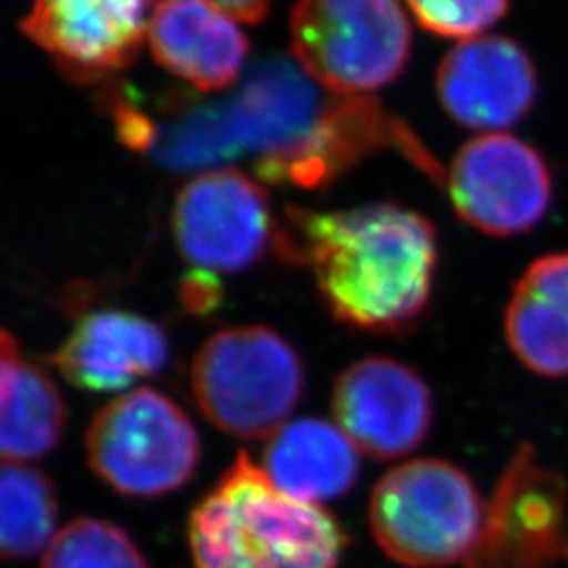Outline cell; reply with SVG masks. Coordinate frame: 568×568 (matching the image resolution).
Instances as JSON below:
<instances>
[{
	"label": "cell",
	"mask_w": 568,
	"mask_h": 568,
	"mask_svg": "<svg viewBox=\"0 0 568 568\" xmlns=\"http://www.w3.org/2000/svg\"><path fill=\"white\" fill-rule=\"evenodd\" d=\"M41 568H150L142 549L121 527L77 518L42 551Z\"/></svg>",
	"instance_id": "d6986e66"
},
{
	"label": "cell",
	"mask_w": 568,
	"mask_h": 568,
	"mask_svg": "<svg viewBox=\"0 0 568 568\" xmlns=\"http://www.w3.org/2000/svg\"><path fill=\"white\" fill-rule=\"evenodd\" d=\"M506 339L535 375L568 377V253L528 265L506 307Z\"/></svg>",
	"instance_id": "9a60e30c"
},
{
	"label": "cell",
	"mask_w": 568,
	"mask_h": 568,
	"mask_svg": "<svg viewBox=\"0 0 568 568\" xmlns=\"http://www.w3.org/2000/svg\"><path fill=\"white\" fill-rule=\"evenodd\" d=\"M161 0H34L21 32L70 74L102 77L131 65Z\"/></svg>",
	"instance_id": "8fae6325"
},
{
	"label": "cell",
	"mask_w": 568,
	"mask_h": 568,
	"mask_svg": "<svg viewBox=\"0 0 568 568\" xmlns=\"http://www.w3.org/2000/svg\"><path fill=\"white\" fill-rule=\"evenodd\" d=\"M447 190L467 225L488 236H516L546 217L551 173L527 142L508 133H483L453 159Z\"/></svg>",
	"instance_id": "ba28073f"
},
{
	"label": "cell",
	"mask_w": 568,
	"mask_h": 568,
	"mask_svg": "<svg viewBox=\"0 0 568 568\" xmlns=\"http://www.w3.org/2000/svg\"><path fill=\"white\" fill-rule=\"evenodd\" d=\"M276 244L314 272L331 314L347 326L394 333L426 312L438 265L434 225L398 204L345 211L286 209Z\"/></svg>",
	"instance_id": "6da1fadb"
},
{
	"label": "cell",
	"mask_w": 568,
	"mask_h": 568,
	"mask_svg": "<svg viewBox=\"0 0 568 568\" xmlns=\"http://www.w3.org/2000/svg\"><path fill=\"white\" fill-rule=\"evenodd\" d=\"M225 11L232 20L257 23L265 18L272 0H211Z\"/></svg>",
	"instance_id": "7402d4cb"
},
{
	"label": "cell",
	"mask_w": 568,
	"mask_h": 568,
	"mask_svg": "<svg viewBox=\"0 0 568 568\" xmlns=\"http://www.w3.org/2000/svg\"><path fill=\"white\" fill-rule=\"evenodd\" d=\"M331 410L335 426L371 457L396 459L426 440L434 417L432 392L419 373L371 356L337 377Z\"/></svg>",
	"instance_id": "30bf717a"
},
{
	"label": "cell",
	"mask_w": 568,
	"mask_h": 568,
	"mask_svg": "<svg viewBox=\"0 0 568 568\" xmlns=\"http://www.w3.org/2000/svg\"><path fill=\"white\" fill-rule=\"evenodd\" d=\"M568 560L567 480L520 445L488 497L466 568H556Z\"/></svg>",
	"instance_id": "52a82bcc"
},
{
	"label": "cell",
	"mask_w": 568,
	"mask_h": 568,
	"mask_svg": "<svg viewBox=\"0 0 568 568\" xmlns=\"http://www.w3.org/2000/svg\"><path fill=\"white\" fill-rule=\"evenodd\" d=\"M58 497L41 469L2 462L0 548L4 558L23 560L44 551L58 535Z\"/></svg>",
	"instance_id": "ac0fdd59"
},
{
	"label": "cell",
	"mask_w": 568,
	"mask_h": 568,
	"mask_svg": "<svg viewBox=\"0 0 568 568\" xmlns=\"http://www.w3.org/2000/svg\"><path fill=\"white\" fill-rule=\"evenodd\" d=\"M190 384L204 417L239 438L274 436L302 398L297 352L265 326L215 333L196 352Z\"/></svg>",
	"instance_id": "277c9868"
},
{
	"label": "cell",
	"mask_w": 568,
	"mask_h": 568,
	"mask_svg": "<svg viewBox=\"0 0 568 568\" xmlns=\"http://www.w3.org/2000/svg\"><path fill=\"white\" fill-rule=\"evenodd\" d=\"M478 488L443 459L392 467L373 488L368 525L389 560L406 568L466 562L483 527Z\"/></svg>",
	"instance_id": "3957f363"
},
{
	"label": "cell",
	"mask_w": 568,
	"mask_h": 568,
	"mask_svg": "<svg viewBox=\"0 0 568 568\" xmlns=\"http://www.w3.org/2000/svg\"><path fill=\"white\" fill-rule=\"evenodd\" d=\"M0 450L2 462H34L58 447L65 429V405L53 379L21 358L4 328L0 344Z\"/></svg>",
	"instance_id": "e0dca14e"
},
{
	"label": "cell",
	"mask_w": 568,
	"mask_h": 568,
	"mask_svg": "<svg viewBox=\"0 0 568 568\" xmlns=\"http://www.w3.org/2000/svg\"><path fill=\"white\" fill-rule=\"evenodd\" d=\"M438 100L457 124L501 133L523 121L537 102V68L518 42L506 37L462 41L438 68Z\"/></svg>",
	"instance_id": "7c38bea8"
},
{
	"label": "cell",
	"mask_w": 568,
	"mask_h": 568,
	"mask_svg": "<svg viewBox=\"0 0 568 568\" xmlns=\"http://www.w3.org/2000/svg\"><path fill=\"white\" fill-rule=\"evenodd\" d=\"M183 302L194 312H209L220 302V283L213 278V272L199 270L185 281Z\"/></svg>",
	"instance_id": "44dd1931"
},
{
	"label": "cell",
	"mask_w": 568,
	"mask_h": 568,
	"mask_svg": "<svg viewBox=\"0 0 568 568\" xmlns=\"http://www.w3.org/2000/svg\"><path fill=\"white\" fill-rule=\"evenodd\" d=\"M148 42L164 70L199 91L230 87L248 53L239 21L211 0H161Z\"/></svg>",
	"instance_id": "5bb4252c"
},
{
	"label": "cell",
	"mask_w": 568,
	"mask_h": 568,
	"mask_svg": "<svg viewBox=\"0 0 568 568\" xmlns=\"http://www.w3.org/2000/svg\"><path fill=\"white\" fill-rule=\"evenodd\" d=\"M51 363L72 384L93 394L121 392L161 373L169 363L163 328L131 312L87 314Z\"/></svg>",
	"instance_id": "4fadbf2b"
},
{
	"label": "cell",
	"mask_w": 568,
	"mask_h": 568,
	"mask_svg": "<svg viewBox=\"0 0 568 568\" xmlns=\"http://www.w3.org/2000/svg\"><path fill=\"white\" fill-rule=\"evenodd\" d=\"M262 467L284 495L318 506L356 485L361 450L339 426L297 419L270 436Z\"/></svg>",
	"instance_id": "2e32d148"
},
{
	"label": "cell",
	"mask_w": 568,
	"mask_h": 568,
	"mask_svg": "<svg viewBox=\"0 0 568 568\" xmlns=\"http://www.w3.org/2000/svg\"><path fill=\"white\" fill-rule=\"evenodd\" d=\"M93 474L124 497L156 499L183 487L199 466V434L161 392L140 387L114 398L84 436Z\"/></svg>",
	"instance_id": "8992f818"
},
{
	"label": "cell",
	"mask_w": 568,
	"mask_h": 568,
	"mask_svg": "<svg viewBox=\"0 0 568 568\" xmlns=\"http://www.w3.org/2000/svg\"><path fill=\"white\" fill-rule=\"evenodd\" d=\"M173 236L190 264L236 274L262 260L278 230L264 187L236 169L206 171L173 204Z\"/></svg>",
	"instance_id": "9c48e42d"
},
{
	"label": "cell",
	"mask_w": 568,
	"mask_h": 568,
	"mask_svg": "<svg viewBox=\"0 0 568 568\" xmlns=\"http://www.w3.org/2000/svg\"><path fill=\"white\" fill-rule=\"evenodd\" d=\"M194 568H337L344 530L326 509L284 495L246 453L194 508Z\"/></svg>",
	"instance_id": "7a4b0ae2"
},
{
	"label": "cell",
	"mask_w": 568,
	"mask_h": 568,
	"mask_svg": "<svg viewBox=\"0 0 568 568\" xmlns=\"http://www.w3.org/2000/svg\"><path fill=\"white\" fill-rule=\"evenodd\" d=\"M291 41L300 68L321 89L361 98L400 77L410 26L398 0H297Z\"/></svg>",
	"instance_id": "5b68a950"
},
{
	"label": "cell",
	"mask_w": 568,
	"mask_h": 568,
	"mask_svg": "<svg viewBox=\"0 0 568 568\" xmlns=\"http://www.w3.org/2000/svg\"><path fill=\"white\" fill-rule=\"evenodd\" d=\"M417 21L438 37L476 39L501 20L509 0H406Z\"/></svg>",
	"instance_id": "ffe728a7"
}]
</instances>
